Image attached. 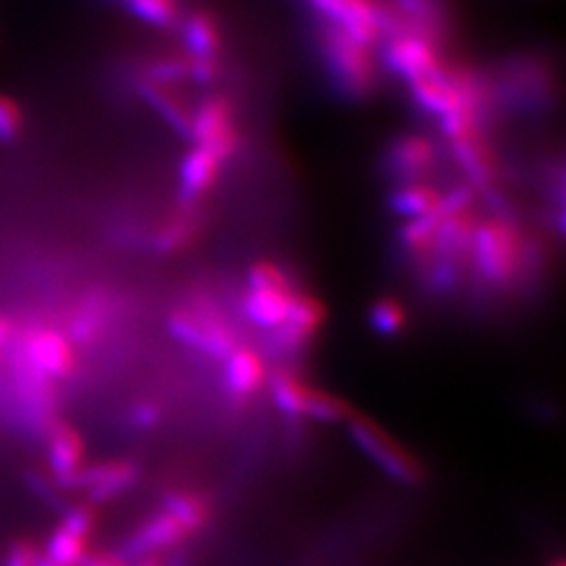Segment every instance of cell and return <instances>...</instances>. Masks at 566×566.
Masks as SVG:
<instances>
[{
    "mask_svg": "<svg viewBox=\"0 0 566 566\" xmlns=\"http://www.w3.org/2000/svg\"><path fill=\"white\" fill-rule=\"evenodd\" d=\"M166 329L177 343L214 361H224L242 344L223 304L210 294H193L175 306L166 317Z\"/></svg>",
    "mask_w": 566,
    "mask_h": 566,
    "instance_id": "obj_1",
    "label": "cell"
},
{
    "mask_svg": "<svg viewBox=\"0 0 566 566\" xmlns=\"http://www.w3.org/2000/svg\"><path fill=\"white\" fill-rule=\"evenodd\" d=\"M526 238L514 219L486 217L474 229L470 261L491 292H506L523 280Z\"/></svg>",
    "mask_w": 566,
    "mask_h": 566,
    "instance_id": "obj_2",
    "label": "cell"
},
{
    "mask_svg": "<svg viewBox=\"0 0 566 566\" xmlns=\"http://www.w3.org/2000/svg\"><path fill=\"white\" fill-rule=\"evenodd\" d=\"M317 46L336 93L350 102H364L378 86V67L365 46L332 21L317 23Z\"/></svg>",
    "mask_w": 566,
    "mask_h": 566,
    "instance_id": "obj_3",
    "label": "cell"
},
{
    "mask_svg": "<svg viewBox=\"0 0 566 566\" xmlns=\"http://www.w3.org/2000/svg\"><path fill=\"white\" fill-rule=\"evenodd\" d=\"M493 86V99L497 114L502 109L539 112L549 107L554 99V82L549 67L537 57H514L500 65L495 74H489Z\"/></svg>",
    "mask_w": 566,
    "mask_h": 566,
    "instance_id": "obj_4",
    "label": "cell"
},
{
    "mask_svg": "<svg viewBox=\"0 0 566 566\" xmlns=\"http://www.w3.org/2000/svg\"><path fill=\"white\" fill-rule=\"evenodd\" d=\"M346 428L350 441L378 465L388 479L407 486L424 483L426 470L422 462L378 422L355 413L346 422Z\"/></svg>",
    "mask_w": 566,
    "mask_h": 566,
    "instance_id": "obj_5",
    "label": "cell"
},
{
    "mask_svg": "<svg viewBox=\"0 0 566 566\" xmlns=\"http://www.w3.org/2000/svg\"><path fill=\"white\" fill-rule=\"evenodd\" d=\"M191 143L212 151L227 164L242 147L235 105L229 95L214 93L203 97L191 112Z\"/></svg>",
    "mask_w": 566,
    "mask_h": 566,
    "instance_id": "obj_6",
    "label": "cell"
},
{
    "mask_svg": "<svg viewBox=\"0 0 566 566\" xmlns=\"http://www.w3.org/2000/svg\"><path fill=\"white\" fill-rule=\"evenodd\" d=\"M327 319V306L313 292L298 287L285 324L271 332L269 346L273 353L283 357H298L315 343L317 334L324 329Z\"/></svg>",
    "mask_w": 566,
    "mask_h": 566,
    "instance_id": "obj_7",
    "label": "cell"
},
{
    "mask_svg": "<svg viewBox=\"0 0 566 566\" xmlns=\"http://www.w3.org/2000/svg\"><path fill=\"white\" fill-rule=\"evenodd\" d=\"M61 491H81L88 493V504H105L139 481V465L133 460H105L97 464L82 465L76 472L53 479Z\"/></svg>",
    "mask_w": 566,
    "mask_h": 566,
    "instance_id": "obj_8",
    "label": "cell"
},
{
    "mask_svg": "<svg viewBox=\"0 0 566 566\" xmlns=\"http://www.w3.org/2000/svg\"><path fill=\"white\" fill-rule=\"evenodd\" d=\"M20 346L30 365L53 382L76 374V346L60 327H32L23 334Z\"/></svg>",
    "mask_w": 566,
    "mask_h": 566,
    "instance_id": "obj_9",
    "label": "cell"
},
{
    "mask_svg": "<svg viewBox=\"0 0 566 566\" xmlns=\"http://www.w3.org/2000/svg\"><path fill=\"white\" fill-rule=\"evenodd\" d=\"M439 166V147L426 135L407 133L388 143L382 156V168L388 179L405 185V182H422Z\"/></svg>",
    "mask_w": 566,
    "mask_h": 566,
    "instance_id": "obj_10",
    "label": "cell"
},
{
    "mask_svg": "<svg viewBox=\"0 0 566 566\" xmlns=\"http://www.w3.org/2000/svg\"><path fill=\"white\" fill-rule=\"evenodd\" d=\"M386 70L405 82L432 76L446 63L443 51L422 36L401 30L382 41Z\"/></svg>",
    "mask_w": 566,
    "mask_h": 566,
    "instance_id": "obj_11",
    "label": "cell"
},
{
    "mask_svg": "<svg viewBox=\"0 0 566 566\" xmlns=\"http://www.w3.org/2000/svg\"><path fill=\"white\" fill-rule=\"evenodd\" d=\"M60 526L46 542V556L57 566H81L88 554V539L97 525L93 504L63 510Z\"/></svg>",
    "mask_w": 566,
    "mask_h": 566,
    "instance_id": "obj_12",
    "label": "cell"
},
{
    "mask_svg": "<svg viewBox=\"0 0 566 566\" xmlns=\"http://www.w3.org/2000/svg\"><path fill=\"white\" fill-rule=\"evenodd\" d=\"M223 385L231 403L245 407L263 392L269 380V367L261 350L240 344L223 361Z\"/></svg>",
    "mask_w": 566,
    "mask_h": 566,
    "instance_id": "obj_13",
    "label": "cell"
},
{
    "mask_svg": "<svg viewBox=\"0 0 566 566\" xmlns=\"http://www.w3.org/2000/svg\"><path fill=\"white\" fill-rule=\"evenodd\" d=\"M407 32L422 36L441 51L453 32V18L447 0H386Z\"/></svg>",
    "mask_w": 566,
    "mask_h": 566,
    "instance_id": "obj_14",
    "label": "cell"
},
{
    "mask_svg": "<svg viewBox=\"0 0 566 566\" xmlns=\"http://www.w3.org/2000/svg\"><path fill=\"white\" fill-rule=\"evenodd\" d=\"M189 537L191 533L172 514L160 510L130 533L118 554L128 563L145 556H160L164 549L181 546Z\"/></svg>",
    "mask_w": 566,
    "mask_h": 566,
    "instance_id": "obj_15",
    "label": "cell"
},
{
    "mask_svg": "<svg viewBox=\"0 0 566 566\" xmlns=\"http://www.w3.org/2000/svg\"><path fill=\"white\" fill-rule=\"evenodd\" d=\"M451 156L462 168L465 182L474 187L479 196L500 187V163L493 147L486 142V133H472L458 142L449 143Z\"/></svg>",
    "mask_w": 566,
    "mask_h": 566,
    "instance_id": "obj_16",
    "label": "cell"
},
{
    "mask_svg": "<svg viewBox=\"0 0 566 566\" xmlns=\"http://www.w3.org/2000/svg\"><path fill=\"white\" fill-rule=\"evenodd\" d=\"M223 166L212 151L193 145L179 164V203L200 206L219 182Z\"/></svg>",
    "mask_w": 566,
    "mask_h": 566,
    "instance_id": "obj_17",
    "label": "cell"
},
{
    "mask_svg": "<svg viewBox=\"0 0 566 566\" xmlns=\"http://www.w3.org/2000/svg\"><path fill=\"white\" fill-rule=\"evenodd\" d=\"M86 441L81 428L65 420H55L46 428V462L53 479H63L84 465Z\"/></svg>",
    "mask_w": 566,
    "mask_h": 566,
    "instance_id": "obj_18",
    "label": "cell"
},
{
    "mask_svg": "<svg viewBox=\"0 0 566 566\" xmlns=\"http://www.w3.org/2000/svg\"><path fill=\"white\" fill-rule=\"evenodd\" d=\"M133 86L143 102L147 103L166 126L185 142H191V112L193 107L182 99L175 86H160L151 82L133 81Z\"/></svg>",
    "mask_w": 566,
    "mask_h": 566,
    "instance_id": "obj_19",
    "label": "cell"
},
{
    "mask_svg": "<svg viewBox=\"0 0 566 566\" xmlns=\"http://www.w3.org/2000/svg\"><path fill=\"white\" fill-rule=\"evenodd\" d=\"M177 30L181 34L182 55L187 60L221 61L223 36L210 13L193 11L177 23Z\"/></svg>",
    "mask_w": 566,
    "mask_h": 566,
    "instance_id": "obj_20",
    "label": "cell"
},
{
    "mask_svg": "<svg viewBox=\"0 0 566 566\" xmlns=\"http://www.w3.org/2000/svg\"><path fill=\"white\" fill-rule=\"evenodd\" d=\"M301 287V285H298ZM277 290V287H245L242 296V311L245 319L261 329H277L285 324L290 304L296 290Z\"/></svg>",
    "mask_w": 566,
    "mask_h": 566,
    "instance_id": "obj_21",
    "label": "cell"
},
{
    "mask_svg": "<svg viewBox=\"0 0 566 566\" xmlns=\"http://www.w3.org/2000/svg\"><path fill=\"white\" fill-rule=\"evenodd\" d=\"M479 221L481 219L474 214V210L464 212V214L441 217V223L434 233L432 256L451 261V263L464 264V266L470 263L474 229Z\"/></svg>",
    "mask_w": 566,
    "mask_h": 566,
    "instance_id": "obj_22",
    "label": "cell"
},
{
    "mask_svg": "<svg viewBox=\"0 0 566 566\" xmlns=\"http://www.w3.org/2000/svg\"><path fill=\"white\" fill-rule=\"evenodd\" d=\"M203 229L202 212L200 206H185L179 203L177 210H172L160 229L156 231L154 238V248L160 254H179L185 252L187 248H191L193 243L200 240Z\"/></svg>",
    "mask_w": 566,
    "mask_h": 566,
    "instance_id": "obj_23",
    "label": "cell"
},
{
    "mask_svg": "<svg viewBox=\"0 0 566 566\" xmlns=\"http://www.w3.org/2000/svg\"><path fill=\"white\" fill-rule=\"evenodd\" d=\"M443 191L432 182H405L397 185L388 196V210L403 221L437 214Z\"/></svg>",
    "mask_w": 566,
    "mask_h": 566,
    "instance_id": "obj_24",
    "label": "cell"
},
{
    "mask_svg": "<svg viewBox=\"0 0 566 566\" xmlns=\"http://www.w3.org/2000/svg\"><path fill=\"white\" fill-rule=\"evenodd\" d=\"M266 388H269L271 401L277 407V411L282 413L283 418H287L292 422L304 420V403H306V395L311 390V382H306L294 369L277 367V369L269 371Z\"/></svg>",
    "mask_w": 566,
    "mask_h": 566,
    "instance_id": "obj_25",
    "label": "cell"
},
{
    "mask_svg": "<svg viewBox=\"0 0 566 566\" xmlns=\"http://www.w3.org/2000/svg\"><path fill=\"white\" fill-rule=\"evenodd\" d=\"M112 319V301L103 294H91L82 301L78 311L74 313L67 338L74 346H91L102 338L103 332Z\"/></svg>",
    "mask_w": 566,
    "mask_h": 566,
    "instance_id": "obj_26",
    "label": "cell"
},
{
    "mask_svg": "<svg viewBox=\"0 0 566 566\" xmlns=\"http://www.w3.org/2000/svg\"><path fill=\"white\" fill-rule=\"evenodd\" d=\"M163 510L172 514L191 535L202 531L212 518L210 500L196 489H175L164 493Z\"/></svg>",
    "mask_w": 566,
    "mask_h": 566,
    "instance_id": "obj_27",
    "label": "cell"
},
{
    "mask_svg": "<svg viewBox=\"0 0 566 566\" xmlns=\"http://www.w3.org/2000/svg\"><path fill=\"white\" fill-rule=\"evenodd\" d=\"M439 223H441V212L422 217V219L403 221V224L399 227V245H401L405 256L409 261L420 264V269L432 256V243H434V233H437Z\"/></svg>",
    "mask_w": 566,
    "mask_h": 566,
    "instance_id": "obj_28",
    "label": "cell"
},
{
    "mask_svg": "<svg viewBox=\"0 0 566 566\" xmlns=\"http://www.w3.org/2000/svg\"><path fill=\"white\" fill-rule=\"evenodd\" d=\"M357 411L343 397L327 392L319 386L311 385L304 403V420H315L322 424H340L348 422Z\"/></svg>",
    "mask_w": 566,
    "mask_h": 566,
    "instance_id": "obj_29",
    "label": "cell"
},
{
    "mask_svg": "<svg viewBox=\"0 0 566 566\" xmlns=\"http://www.w3.org/2000/svg\"><path fill=\"white\" fill-rule=\"evenodd\" d=\"M367 324L382 338H399L409 325V311L395 296H380L367 308Z\"/></svg>",
    "mask_w": 566,
    "mask_h": 566,
    "instance_id": "obj_30",
    "label": "cell"
},
{
    "mask_svg": "<svg viewBox=\"0 0 566 566\" xmlns=\"http://www.w3.org/2000/svg\"><path fill=\"white\" fill-rule=\"evenodd\" d=\"M248 287H277V290H294L298 283L290 275V271L273 261H256L250 264L245 275Z\"/></svg>",
    "mask_w": 566,
    "mask_h": 566,
    "instance_id": "obj_31",
    "label": "cell"
},
{
    "mask_svg": "<svg viewBox=\"0 0 566 566\" xmlns=\"http://www.w3.org/2000/svg\"><path fill=\"white\" fill-rule=\"evenodd\" d=\"M23 133V114L18 103L0 95V143H15Z\"/></svg>",
    "mask_w": 566,
    "mask_h": 566,
    "instance_id": "obj_32",
    "label": "cell"
},
{
    "mask_svg": "<svg viewBox=\"0 0 566 566\" xmlns=\"http://www.w3.org/2000/svg\"><path fill=\"white\" fill-rule=\"evenodd\" d=\"M41 552L30 539H18L13 546L9 547L7 554V566H36Z\"/></svg>",
    "mask_w": 566,
    "mask_h": 566,
    "instance_id": "obj_33",
    "label": "cell"
},
{
    "mask_svg": "<svg viewBox=\"0 0 566 566\" xmlns=\"http://www.w3.org/2000/svg\"><path fill=\"white\" fill-rule=\"evenodd\" d=\"M130 418H133V424L137 426V428L147 430V428L160 424L163 409L158 405L143 401V403H137L130 409Z\"/></svg>",
    "mask_w": 566,
    "mask_h": 566,
    "instance_id": "obj_34",
    "label": "cell"
},
{
    "mask_svg": "<svg viewBox=\"0 0 566 566\" xmlns=\"http://www.w3.org/2000/svg\"><path fill=\"white\" fill-rule=\"evenodd\" d=\"M81 566H130L128 560H124L120 554L116 552H95V554H86V558L82 560Z\"/></svg>",
    "mask_w": 566,
    "mask_h": 566,
    "instance_id": "obj_35",
    "label": "cell"
},
{
    "mask_svg": "<svg viewBox=\"0 0 566 566\" xmlns=\"http://www.w3.org/2000/svg\"><path fill=\"white\" fill-rule=\"evenodd\" d=\"M135 566H166V563L160 556H145V558H139Z\"/></svg>",
    "mask_w": 566,
    "mask_h": 566,
    "instance_id": "obj_36",
    "label": "cell"
},
{
    "mask_svg": "<svg viewBox=\"0 0 566 566\" xmlns=\"http://www.w3.org/2000/svg\"><path fill=\"white\" fill-rule=\"evenodd\" d=\"M36 566H57V565H55V563H53V560H51V558H49V556H46V554H41V556H39V560H36Z\"/></svg>",
    "mask_w": 566,
    "mask_h": 566,
    "instance_id": "obj_37",
    "label": "cell"
},
{
    "mask_svg": "<svg viewBox=\"0 0 566 566\" xmlns=\"http://www.w3.org/2000/svg\"><path fill=\"white\" fill-rule=\"evenodd\" d=\"M554 566H565V563H563V560H558V563H556Z\"/></svg>",
    "mask_w": 566,
    "mask_h": 566,
    "instance_id": "obj_38",
    "label": "cell"
}]
</instances>
